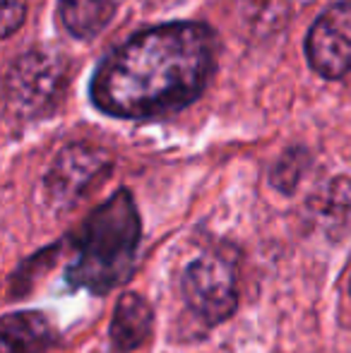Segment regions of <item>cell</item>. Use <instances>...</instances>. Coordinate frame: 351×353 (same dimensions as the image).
<instances>
[{
  "label": "cell",
  "instance_id": "obj_7",
  "mask_svg": "<svg viewBox=\"0 0 351 353\" xmlns=\"http://www.w3.org/2000/svg\"><path fill=\"white\" fill-rule=\"evenodd\" d=\"M154 330V312L140 293H123L111 320V341L118 353H130L147 344Z\"/></svg>",
  "mask_w": 351,
  "mask_h": 353
},
{
  "label": "cell",
  "instance_id": "obj_9",
  "mask_svg": "<svg viewBox=\"0 0 351 353\" xmlns=\"http://www.w3.org/2000/svg\"><path fill=\"white\" fill-rule=\"evenodd\" d=\"M315 221L323 226L325 236L332 241L351 233V181L334 178L328 183L323 192L313 200Z\"/></svg>",
  "mask_w": 351,
  "mask_h": 353
},
{
  "label": "cell",
  "instance_id": "obj_11",
  "mask_svg": "<svg viewBox=\"0 0 351 353\" xmlns=\"http://www.w3.org/2000/svg\"><path fill=\"white\" fill-rule=\"evenodd\" d=\"M305 163H308V154L303 149H291L284 157L277 161V166L272 168V185L281 192H294L296 185L301 181V173L305 171Z\"/></svg>",
  "mask_w": 351,
  "mask_h": 353
},
{
  "label": "cell",
  "instance_id": "obj_6",
  "mask_svg": "<svg viewBox=\"0 0 351 353\" xmlns=\"http://www.w3.org/2000/svg\"><path fill=\"white\" fill-rule=\"evenodd\" d=\"M305 56L325 79L351 72V3H334L315 19L305 37Z\"/></svg>",
  "mask_w": 351,
  "mask_h": 353
},
{
  "label": "cell",
  "instance_id": "obj_4",
  "mask_svg": "<svg viewBox=\"0 0 351 353\" xmlns=\"http://www.w3.org/2000/svg\"><path fill=\"white\" fill-rule=\"evenodd\" d=\"M113 161L103 149L87 142L68 144L58 152L43 178V197L53 212H70L82 197L106 178Z\"/></svg>",
  "mask_w": 351,
  "mask_h": 353
},
{
  "label": "cell",
  "instance_id": "obj_2",
  "mask_svg": "<svg viewBox=\"0 0 351 353\" xmlns=\"http://www.w3.org/2000/svg\"><path fill=\"white\" fill-rule=\"evenodd\" d=\"M140 233L135 200L128 190H118L75 233V257L66 270L68 283L99 296L123 286L135 270Z\"/></svg>",
  "mask_w": 351,
  "mask_h": 353
},
{
  "label": "cell",
  "instance_id": "obj_10",
  "mask_svg": "<svg viewBox=\"0 0 351 353\" xmlns=\"http://www.w3.org/2000/svg\"><path fill=\"white\" fill-rule=\"evenodd\" d=\"M116 12V0H58V14L75 39L89 41L106 29Z\"/></svg>",
  "mask_w": 351,
  "mask_h": 353
},
{
  "label": "cell",
  "instance_id": "obj_5",
  "mask_svg": "<svg viewBox=\"0 0 351 353\" xmlns=\"http://www.w3.org/2000/svg\"><path fill=\"white\" fill-rule=\"evenodd\" d=\"M183 298L200 320L210 325L229 320L239 305V281L234 265L224 257L202 255L183 274Z\"/></svg>",
  "mask_w": 351,
  "mask_h": 353
},
{
  "label": "cell",
  "instance_id": "obj_12",
  "mask_svg": "<svg viewBox=\"0 0 351 353\" xmlns=\"http://www.w3.org/2000/svg\"><path fill=\"white\" fill-rule=\"evenodd\" d=\"M27 17V0H3V39L12 37Z\"/></svg>",
  "mask_w": 351,
  "mask_h": 353
},
{
  "label": "cell",
  "instance_id": "obj_3",
  "mask_svg": "<svg viewBox=\"0 0 351 353\" xmlns=\"http://www.w3.org/2000/svg\"><path fill=\"white\" fill-rule=\"evenodd\" d=\"M68 84L66 58L51 51L19 56L5 74V103L17 118H41L58 106Z\"/></svg>",
  "mask_w": 351,
  "mask_h": 353
},
{
  "label": "cell",
  "instance_id": "obj_13",
  "mask_svg": "<svg viewBox=\"0 0 351 353\" xmlns=\"http://www.w3.org/2000/svg\"><path fill=\"white\" fill-rule=\"evenodd\" d=\"M349 293H351V283H349Z\"/></svg>",
  "mask_w": 351,
  "mask_h": 353
},
{
  "label": "cell",
  "instance_id": "obj_1",
  "mask_svg": "<svg viewBox=\"0 0 351 353\" xmlns=\"http://www.w3.org/2000/svg\"><path fill=\"white\" fill-rule=\"evenodd\" d=\"M214 65L217 34L207 24L166 22L108 53L94 72L89 97L113 118H164L205 92Z\"/></svg>",
  "mask_w": 351,
  "mask_h": 353
},
{
  "label": "cell",
  "instance_id": "obj_8",
  "mask_svg": "<svg viewBox=\"0 0 351 353\" xmlns=\"http://www.w3.org/2000/svg\"><path fill=\"white\" fill-rule=\"evenodd\" d=\"M56 332L41 312H10L3 320V353H46Z\"/></svg>",
  "mask_w": 351,
  "mask_h": 353
}]
</instances>
